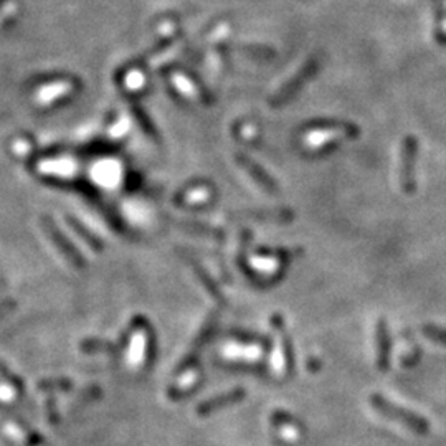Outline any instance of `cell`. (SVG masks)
Segmentation results:
<instances>
[{
    "label": "cell",
    "instance_id": "17",
    "mask_svg": "<svg viewBox=\"0 0 446 446\" xmlns=\"http://www.w3.org/2000/svg\"><path fill=\"white\" fill-rule=\"evenodd\" d=\"M307 369H309L311 372H317L321 369V361L319 358H316V357H309L307 358Z\"/></svg>",
    "mask_w": 446,
    "mask_h": 446
},
{
    "label": "cell",
    "instance_id": "6",
    "mask_svg": "<svg viewBox=\"0 0 446 446\" xmlns=\"http://www.w3.org/2000/svg\"><path fill=\"white\" fill-rule=\"evenodd\" d=\"M132 329H142L146 333V361L144 367L147 369H153V365L155 364V358H158V335H155L153 326H151L144 317H136L131 323Z\"/></svg>",
    "mask_w": 446,
    "mask_h": 446
},
{
    "label": "cell",
    "instance_id": "4",
    "mask_svg": "<svg viewBox=\"0 0 446 446\" xmlns=\"http://www.w3.org/2000/svg\"><path fill=\"white\" fill-rule=\"evenodd\" d=\"M271 326L278 330L279 337H281V347H283V357H284V367H286V374L294 375V367H296V357H294V346L291 335L288 334L284 319L279 312H274L271 316Z\"/></svg>",
    "mask_w": 446,
    "mask_h": 446
},
{
    "label": "cell",
    "instance_id": "1",
    "mask_svg": "<svg viewBox=\"0 0 446 446\" xmlns=\"http://www.w3.org/2000/svg\"><path fill=\"white\" fill-rule=\"evenodd\" d=\"M370 405L375 408L380 415L392 418L395 421H400L402 425H405L407 428H410L418 435H426L430 431V423L426 421L425 417L418 415L415 412L402 408L397 403L390 402L385 397H382L379 393H374L370 397Z\"/></svg>",
    "mask_w": 446,
    "mask_h": 446
},
{
    "label": "cell",
    "instance_id": "15",
    "mask_svg": "<svg viewBox=\"0 0 446 446\" xmlns=\"http://www.w3.org/2000/svg\"><path fill=\"white\" fill-rule=\"evenodd\" d=\"M200 382H197V384H194L192 385L190 389H169V392H167V397L171 398V400H176V402H179V400H183L186 397H190L192 393L195 392L197 389H200Z\"/></svg>",
    "mask_w": 446,
    "mask_h": 446
},
{
    "label": "cell",
    "instance_id": "11",
    "mask_svg": "<svg viewBox=\"0 0 446 446\" xmlns=\"http://www.w3.org/2000/svg\"><path fill=\"white\" fill-rule=\"evenodd\" d=\"M223 369L246 372V374H266V367L263 364H250V362H223Z\"/></svg>",
    "mask_w": 446,
    "mask_h": 446
},
{
    "label": "cell",
    "instance_id": "8",
    "mask_svg": "<svg viewBox=\"0 0 446 446\" xmlns=\"http://www.w3.org/2000/svg\"><path fill=\"white\" fill-rule=\"evenodd\" d=\"M80 351L85 354H118L121 352L118 344L111 341H103V339H85L80 342Z\"/></svg>",
    "mask_w": 446,
    "mask_h": 446
},
{
    "label": "cell",
    "instance_id": "7",
    "mask_svg": "<svg viewBox=\"0 0 446 446\" xmlns=\"http://www.w3.org/2000/svg\"><path fill=\"white\" fill-rule=\"evenodd\" d=\"M228 337L235 339L237 342L246 344V346H258L265 351V354H271L273 351V339L270 335H263L260 333H253V330H243V329H232L227 333Z\"/></svg>",
    "mask_w": 446,
    "mask_h": 446
},
{
    "label": "cell",
    "instance_id": "2",
    "mask_svg": "<svg viewBox=\"0 0 446 446\" xmlns=\"http://www.w3.org/2000/svg\"><path fill=\"white\" fill-rule=\"evenodd\" d=\"M215 328H217V316H214V317L210 316V319L207 321L205 326L202 328V330L199 333V335H197V339L194 341V344H192L190 351H188L187 356L182 358L181 364L177 365L176 375L186 374L187 370H190L192 367H195V364L199 362V358H200L202 349H204L207 344H209V341L211 339V335H214V333H215Z\"/></svg>",
    "mask_w": 446,
    "mask_h": 446
},
{
    "label": "cell",
    "instance_id": "18",
    "mask_svg": "<svg viewBox=\"0 0 446 446\" xmlns=\"http://www.w3.org/2000/svg\"><path fill=\"white\" fill-rule=\"evenodd\" d=\"M12 307H13L12 302H7V305H2V306H0V317H2L4 314H7V312L11 311Z\"/></svg>",
    "mask_w": 446,
    "mask_h": 446
},
{
    "label": "cell",
    "instance_id": "9",
    "mask_svg": "<svg viewBox=\"0 0 446 446\" xmlns=\"http://www.w3.org/2000/svg\"><path fill=\"white\" fill-rule=\"evenodd\" d=\"M36 389L41 392L53 393V392H67L73 389V382L67 377H57V379H43L36 384Z\"/></svg>",
    "mask_w": 446,
    "mask_h": 446
},
{
    "label": "cell",
    "instance_id": "13",
    "mask_svg": "<svg viewBox=\"0 0 446 446\" xmlns=\"http://www.w3.org/2000/svg\"><path fill=\"white\" fill-rule=\"evenodd\" d=\"M0 375H2V379L6 380L8 385H12L13 389L18 390V392H22V390H24V382H22L20 377L13 374V372L8 369V367L4 364L2 361H0Z\"/></svg>",
    "mask_w": 446,
    "mask_h": 446
},
{
    "label": "cell",
    "instance_id": "3",
    "mask_svg": "<svg viewBox=\"0 0 446 446\" xmlns=\"http://www.w3.org/2000/svg\"><path fill=\"white\" fill-rule=\"evenodd\" d=\"M245 397H246V390L242 389V387H237L233 390H228V392L220 393V395H217V397L204 400V402H200L199 405H197L195 412H197V415H200V417H209V415H211V413L223 410V408H227L230 405H235V403L242 402V400Z\"/></svg>",
    "mask_w": 446,
    "mask_h": 446
},
{
    "label": "cell",
    "instance_id": "14",
    "mask_svg": "<svg viewBox=\"0 0 446 446\" xmlns=\"http://www.w3.org/2000/svg\"><path fill=\"white\" fill-rule=\"evenodd\" d=\"M423 334H425L428 339H431L433 342H438L441 344V346H446V329H441L438 328V326L428 324L423 328Z\"/></svg>",
    "mask_w": 446,
    "mask_h": 446
},
{
    "label": "cell",
    "instance_id": "10",
    "mask_svg": "<svg viewBox=\"0 0 446 446\" xmlns=\"http://www.w3.org/2000/svg\"><path fill=\"white\" fill-rule=\"evenodd\" d=\"M271 423H273V425H278V426L288 425V426H294V428H300V430L305 428V425H302V423L298 420L296 417H293L291 413H288L284 410H274L273 415H271Z\"/></svg>",
    "mask_w": 446,
    "mask_h": 446
},
{
    "label": "cell",
    "instance_id": "16",
    "mask_svg": "<svg viewBox=\"0 0 446 446\" xmlns=\"http://www.w3.org/2000/svg\"><path fill=\"white\" fill-rule=\"evenodd\" d=\"M45 405H47V415H48L50 423H52V425H58L60 415L57 408V400H55L53 397H48L47 402H45Z\"/></svg>",
    "mask_w": 446,
    "mask_h": 446
},
{
    "label": "cell",
    "instance_id": "12",
    "mask_svg": "<svg viewBox=\"0 0 446 446\" xmlns=\"http://www.w3.org/2000/svg\"><path fill=\"white\" fill-rule=\"evenodd\" d=\"M101 397H103V390H101L98 385H91V387L83 390V392L80 393V397H78L75 402H73V407L86 405V403H90V402H96V400H99Z\"/></svg>",
    "mask_w": 446,
    "mask_h": 446
},
{
    "label": "cell",
    "instance_id": "5",
    "mask_svg": "<svg viewBox=\"0 0 446 446\" xmlns=\"http://www.w3.org/2000/svg\"><path fill=\"white\" fill-rule=\"evenodd\" d=\"M375 339H377V369L380 372H387L390 367V334H389V326L387 321L380 319L377 323L375 330Z\"/></svg>",
    "mask_w": 446,
    "mask_h": 446
}]
</instances>
